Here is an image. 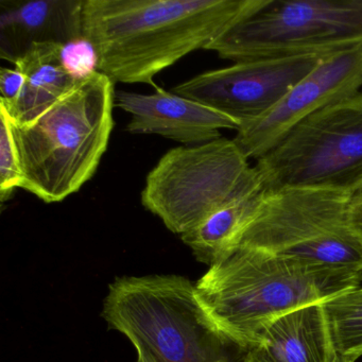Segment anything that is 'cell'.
Masks as SVG:
<instances>
[{
	"mask_svg": "<svg viewBox=\"0 0 362 362\" xmlns=\"http://www.w3.org/2000/svg\"><path fill=\"white\" fill-rule=\"evenodd\" d=\"M262 0H84L83 35L98 71L113 82L158 90V73L205 49Z\"/></svg>",
	"mask_w": 362,
	"mask_h": 362,
	"instance_id": "1",
	"label": "cell"
},
{
	"mask_svg": "<svg viewBox=\"0 0 362 362\" xmlns=\"http://www.w3.org/2000/svg\"><path fill=\"white\" fill-rule=\"evenodd\" d=\"M362 272L238 247L194 284L207 317L228 344L252 349L267 325L307 305L359 287Z\"/></svg>",
	"mask_w": 362,
	"mask_h": 362,
	"instance_id": "2",
	"label": "cell"
},
{
	"mask_svg": "<svg viewBox=\"0 0 362 362\" xmlns=\"http://www.w3.org/2000/svg\"><path fill=\"white\" fill-rule=\"evenodd\" d=\"M114 103V82L96 71L33 124H11L22 169L21 188L48 204L79 192L107 151Z\"/></svg>",
	"mask_w": 362,
	"mask_h": 362,
	"instance_id": "3",
	"label": "cell"
},
{
	"mask_svg": "<svg viewBox=\"0 0 362 362\" xmlns=\"http://www.w3.org/2000/svg\"><path fill=\"white\" fill-rule=\"evenodd\" d=\"M103 315L149 362H223L226 343L194 284L177 275L124 276L109 287Z\"/></svg>",
	"mask_w": 362,
	"mask_h": 362,
	"instance_id": "4",
	"label": "cell"
},
{
	"mask_svg": "<svg viewBox=\"0 0 362 362\" xmlns=\"http://www.w3.org/2000/svg\"><path fill=\"white\" fill-rule=\"evenodd\" d=\"M362 48V0H262L206 50L234 61L327 58Z\"/></svg>",
	"mask_w": 362,
	"mask_h": 362,
	"instance_id": "5",
	"label": "cell"
},
{
	"mask_svg": "<svg viewBox=\"0 0 362 362\" xmlns=\"http://www.w3.org/2000/svg\"><path fill=\"white\" fill-rule=\"evenodd\" d=\"M254 169L267 190L307 188L353 198L362 190V93L296 124Z\"/></svg>",
	"mask_w": 362,
	"mask_h": 362,
	"instance_id": "6",
	"label": "cell"
},
{
	"mask_svg": "<svg viewBox=\"0 0 362 362\" xmlns=\"http://www.w3.org/2000/svg\"><path fill=\"white\" fill-rule=\"evenodd\" d=\"M262 187L254 167L233 139L173 148L148 173L141 204L175 234Z\"/></svg>",
	"mask_w": 362,
	"mask_h": 362,
	"instance_id": "7",
	"label": "cell"
},
{
	"mask_svg": "<svg viewBox=\"0 0 362 362\" xmlns=\"http://www.w3.org/2000/svg\"><path fill=\"white\" fill-rule=\"evenodd\" d=\"M351 199L328 190H267L238 247L362 272V243L349 220Z\"/></svg>",
	"mask_w": 362,
	"mask_h": 362,
	"instance_id": "8",
	"label": "cell"
},
{
	"mask_svg": "<svg viewBox=\"0 0 362 362\" xmlns=\"http://www.w3.org/2000/svg\"><path fill=\"white\" fill-rule=\"evenodd\" d=\"M320 57L243 61L196 76L173 93L211 107L238 122L268 113L321 62Z\"/></svg>",
	"mask_w": 362,
	"mask_h": 362,
	"instance_id": "9",
	"label": "cell"
},
{
	"mask_svg": "<svg viewBox=\"0 0 362 362\" xmlns=\"http://www.w3.org/2000/svg\"><path fill=\"white\" fill-rule=\"evenodd\" d=\"M361 88L362 48L322 59L268 113L241 124L233 141L247 160H258L296 124Z\"/></svg>",
	"mask_w": 362,
	"mask_h": 362,
	"instance_id": "10",
	"label": "cell"
},
{
	"mask_svg": "<svg viewBox=\"0 0 362 362\" xmlns=\"http://www.w3.org/2000/svg\"><path fill=\"white\" fill-rule=\"evenodd\" d=\"M115 107L130 114L127 131L156 134L184 145H201L220 139V130L237 131L236 120L202 103L158 88L150 95L119 90Z\"/></svg>",
	"mask_w": 362,
	"mask_h": 362,
	"instance_id": "11",
	"label": "cell"
},
{
	"mask_svg": "<svg viewBox=\"0 0 362 362\" xmlns=\"http://www.w3.org/2000/svg\"><path fill=\"white\" fill-rule=\"evenodd\" d=\"M84 0L8 3L0 16L1 58L13 62L37 43L66 44L83 37Z\"/></svg>",
	"mask_w": 362,
	"mask_h": 362,
	"instance_id": "12",
	"label": "cell"
},
{
	"mask_svg": "<svg viewBox=\"0 0 362 362\" xmlns=\"http://www.w3.org/2000/svg\"><path fill=\"white\" fill-rule=\"evenodd\" d=\"M260 362H337L339 359L322 303L294 309L264 328L255 346Z\"/></svg>",
	"mask_w": 362,
	"mask_h": 362,
	"instance_id": "13",
	"label": "cell"
},
{
	"mask_svg": "<svg viewBox=\"0 0 362 362\" xmlns=\"http://www.w3.org/2000/svg\"><path fill=\"white\" fill-rule=\"evenodd\" d=\"M62 44L37 43L13 61L24 75V86L16 100L0 103L13 126L33 124L77 83L63 67Z\"/></svg>",
	"mask_w": 362,
	"mask_h": 362,
	"instance_id": "14",
	"label": "cell"
},
{
	"mask_svg": "<svg viewBox=\"0 0 362 362\" xmlns=\"http://www.w3.org/2000/svg\"><path fill=\"white\" fill-rule=\"evenodd\" d=\"M266 196L267 189L262 186L230 203L182 235V240L192 249L199 262L211 267L238 247L245 230L259 213Z\"/></svg>",
	"mask_w": 362,
	"mask_h": 362,
	"instance_id": "15",
	"label": "cell"
},
{
	"mask_svg": "<svg viewBox=\"0 0 362 362\" xmlns=\"http://www.w3.org/2000/svg\"><path fill=\"white\" fill-rule=\"evenodd\" d=\"M339 357L355 362L362 356V287L322 303Z\"/></svg>",
	"mask_w": 362,
	"mask_h": 362,
	"instance_id": "16",
	"label": "cell"
},
{
	"mask_svg": "<svg viewBox=\"0 0 362 362\" xmlns=\"http://www.w3.org/2000/svg\"><path fill=\"white\" fill-rule=\"evenodd\" d=\"M0 200L6 202L16 188L22 187L23 175L11 122L0 105Z\"/></svg>",
	"mask_w": 362,
	"mask_h": 362,
	"instance_id": "17",
	"label": "cell"
},
{
	"mask_svg": "<svg viewBox=\"0 0 362 362\" xmlns=\"http://www.w3.org/2000/svg\"><path fill=\"white\" fill-rule=\"evenodd\" d=\"M61 61L65 71L77 81L98 71V54L90 40L84 35L62 46Z\"/></svg>",
	"mask_w": 362,
	"mask_h": 362,
	"instance_id": "18",
	"label": "cell"
},
{
	"mask_svg": "<svg viewBox=\"0 0 362 362\" xmlns=\"http://www.w3.org/2000/svg\"><path fill=\"white\" fill-rule=\"evenodd\" d=\"M24 86V75L18 69H1L0 71V103H11L18 99Z\"/></svg>",
	"mask_w": 362,
	"mask_h": 362,
	"instance_id": "19",
	"label": "cell"
},
{
	"mask_svg": "<svg viewBox=\"0 0 362 362\" xmlns=\"http://www.w3.org/2000/svg\"><path fill=\"white\" fill-rule=\"evenodd\" d=\"M349 220L356 234L362 243V190L351 199L349 203Z\"/></svg>",
	"mask_w": 362,
	"mask_h": 362,
	"instance_id": "20",
	"label": "cell"
},
{
	"mask_svg": "<svg viewBox=\"0 0 362 362\" xmlns=\"http://www.w3.org/2000/svg\"><path fill=\"white\" fill-rule=\"evenodd\" d=\"M223 362H260L259 360L256 357L255 354L251 351V349H247V353L245 355L241 356L238 359H230V356L224 360Z\"/></svg>",
	"mask_w": 362,
	"mask_h": 362,
	"instance_id": "21",
	"label": "cell"
},
{
	"mask_svg": "<svg viewBox=\"0 0 362 362\" xmlns=\"http://www.w3.org/2000/svg\"><path fill=\"white\" fill-rule=\"evenodd\" d=\"M337 362H354V361H351V360L344 359V358L339 357L338 361H337Z\"/></svg>",
	"mask_w": 362,
	"mask_h": 362,
	"instance_id": "22",
	"label": "cell"
},
{
	"mask_svg": "<svg viewBox=\"0 0 362 362\" xmlns=\"http://www.w3.org/2000/svg\"><path fill=\"white\" fill-rule=\"evenodd\" d=\"M136 362H149V361H147V360L144 359V358L139 357V358H137Z\"/></svg>",
	"mask_w": 362,
	"mask_h": 362,
	"instance_id": "23",
	"label": "cell"
}]
</instances>
